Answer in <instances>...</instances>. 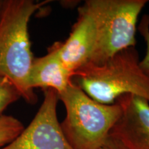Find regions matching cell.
Listing matches in <instances>:
<instances>
[{
  "instance_id": "6da1fadb",
  "label": "cell",
  "mask_w": 149,
  "mask_h": 149,
  "mask_svg": "<svg viewBox=\"0 0 149 149\" xmlns=\"http://www.w3.org/2000/svg\"><path fill=\"white\" fill-rule=\"evenodd\" d=\"M49 1L4 0L0 17V76L6 78L29 104L37 97L29 86L34 56L29 24L31 17Z\"/></svg>"
},
{
  "instance_id": "7a4b0ae2",
  "label": "cell",
  "mask_w": 149,
  "mask_h": 149,
  "mask_svg": "<svg viewBox=\"0 0 149 149\" xmlns=\"http://www.w3.org/2000/svg\"><path fill=\"white\" fill-rule=\"evenodd\" d=\"M139 61L135 47L126 48L101 65L81 67L72 81L99 103L113 104L126 94L141 97L149 102V79Z\"/></svg>"
},
{
  "instance_id": "3957f363",
  "label": "cell",
  "mask_w": 149,
  "mask_h": 149,
  "mask_svg": "<svg viewBox=\"0 0 149 149\" xmlns=\"http://www.w3.org/2000/svg\"><path fill=\"white\" fill-rule=\"evenodd\" d=\"M58 97L66 109L61 128L72 148H101L120 118V104L117 102L110 105L99 103L73 81Z\"/></svg>"
},
{
  "instance_id": "277c9868",
  "label": "cell",
  "mask_w": 149,
  "mask_h": 149,
  "mask_svg": "<svg viewBox=\"0 0 149 149\" xmlns=\"http://www.w3.org/2000/svg\"><path fill=\"white\" fill-rule=\"evenodd\" d=\"M147 2L146 0H97V39L88 64L101 65L120 51L135 47L137 20Z\"/></svg>"
},
{
  "instance_id": "5b68a950",
  "label": "cell",
  "mask_w": 149,
  "mask_h": 149,
  "mask_svg": "<svg viewBox=\"0 0 149 149\" xmlns=\"http://www.w3.org/2000/svg\"><path fill=\"white\" fill-rule=\"evenodd\" d=\"M44 93V100L29 126L0 149H74L63 133L57 117L58 95L52 89Z\"/></svg>"
},
{
  "instance_id": "8992f818",
  "label": "cell",
  "mask_w": 149,
  "mask_h": 149,
  "mask_svg": "<svg viewBox=\"0 0 149 149\" xmlns=\"http://www.w3.org/2000/svg\"><path fill=\"white\" fill-rule=\"evenodd\" d=\"M98 26L97 0L86 1L78 8L77 21L68 38L53 44L63 64L73 74L90 61L97 39Z\"/></svg>"
},
{
  "instance_id": "52a82bcc",
  "label": "cell",
  "mask_w": 149,
  "mask_h": 149,
  "mask_svg": "<svg viewBox=\"0 0 149 149\" xmlns=\"http://www.w3.org/2000/svg\"><path fill=\"white\" fill-rule=\"evenodd\" d=\"M122 109L109 136L126 149H149V102L141 97L124 95L116 101Z\"/></svg>"
},
{
  "instance_id": "ba28073f",
  "label": "cell",
  "mask_w": 149,
  "mask_h": 149,
  "mask_svg": "<svg viewBox=\"0 0 149 149\" xmlns=\"http://www.w3.org/2000/svg\"><path fill=\"white\" fill-rule=\"evenodd\" d=\"M73 76L63 64L53 44L48 47L46 55L33 59L29 73V86L33 90L52 89L59 95L72 82Z\"/></svg>"
},
{
  "instance_id": "9c48e42d",
  "label": "cell",
  "mask_w": 149,
  "mask_h": 149,
  "mask_svg": "<svg viewBox=\"0 0 149 149\" xmlns=\"http://www.w3.org/2000/svg\"><path fill=\"white\" fill-rule=\"evenodd\" d=\"M23 124L11 115H0V148L14 140L24 129Z\"/></svg>"
},
{
  "instance_id": "30bf717a",
  "label": "cell",
  "mask_w": 149,
  "mask_h": 149,
  "mask_svg": "<svg viewBox=\"0 0 149 149\" xmlns=\"http://www.w3.org/2000/svg\"><path fill=\"white\" fill-rule=\"evenodd\" d=\"M21 97L16 87L6 78L0 76V115L3 114L9 106Z\"/></svg>"
},
{
  "instance_id": "8fae6325",
  "label": "cell",
  "mask_w": 149,
  "mask_h": 149,
  "mask_svg": "<svg viewBox=\"0 0 149 149\" xmlns=\"http://www.w3.org/2000/svg\"><path fill=\"white\" fill-rule=\"evenodd\" d=\"M138 30L145 41L146 46V54L141 60L139 61V66L144 74L149 79V15H145L141 18Z\"/></svg>"
},
{
  "instance_id": "7c38bea8",
  "label": "cell",
  "mask_w": 149,
  "mask_h": 149,
  "mask_svg": "<svg viewBox=\"0 0 149 149\" xmlns=\"http://www.w3.org/2000/svg\"><path fill=\"white\" fill-rule=\"evenodd\" d=\"M100 149H126L124 146L116 139L109 137L106 142Z\"/></svg>"
},
{
  "instance_id": "4fadbf2b",
  "label": "cell",
  "mask_w": 149,
  "mask_h": 149,
  "mask_svg": "<svg viewBox=\"0 0 149 149\" xmlns=\"http://www.w3.org/2000/svg\"><path fill=\"white\" fill-rule=\"evenodd\" d=\"M3 1H4V0H0V17H1V12H2V8H3Z\"/></svg>"
}]
</instances>
